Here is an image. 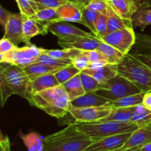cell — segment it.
Wrapping results in <instances>:
<instances>
[{
	"mask_svg": "<svg viewBox=\"0 0 151 151\" xmlns=\"http://www.w3.org/2000/svg\"><path fill=\"white\" fill-rule=\"evenodd\" d=\"M92 143L91 137L81 131L75 122L44 137V151H84Z\"/></svg>",
	"mask_w": 151,
	"mask_h": 151,
	"instance_id": "obj_1",
	"label": "cell"
},
{
	"mask_svg": "<svg viewBox=\"0 0 151 151\" xmlns=\"http://www.w3.org/2000/svg\"><path fill=\"white\" fill-rule=\"evenodd\" d=\"M31 81L23 67L7 63H0V93L1 104L4 106L7 99L17 94L29 101Z\"/></svg>",
	"mask_w": 151,
	"mask_h": 151,
	"instance_id": "obj_2",
	"label": "cell"
},
{
	"mask_svg": "<svg viewBox=\"0 0 151 151\" xmlns=\"http://www.w3.org/2000/svg\"><path fill=\"white\" fill-rule=\"evenodd\" d=\"M70 100L61 85L31 95L29 103L54 117L63 118L69 113Z\"/></svg>",
	"mask_w": 151,
	"mask_h": 151,
	"instance_id": "obj_3",
	"label": "cell"
},
{
	"mask_svg": "<svg viewBox=\"0 0 151 151\" xmlns=\"http://www.w3.org/2000/svg\"><path fill=\"white\" fill-rule=\"evenodd\" d=\"M118 74L125 77L144 92L151 91V69L131 53L116 65Z\"/></svg>",
	"mask_w": 151,
	"mask_h": 151,
	"instance_id": "obj_4",
	"label": "cell"
},
{
	"mask_svg": "<svg viewBox=\"0 0 151 151\" xmlns=\"http://www.w3.org/2000/svg\"><path fill=\"white\" fill-rule=\"evenodd\" d=\"M76 122L79 129L89 136L93 140V142L105 137L116 134L132 133L139 128L138 125L132 122H119L114 121Z\"/></svg>",
	"mask_w": 151,
	"mask_h": 151,
	"instance_id": "obj_5",
	"label": "cell"
},
{
	"mask_svg": "<svg viewBox=\"0 0 151 151\" xmlns=\"http://www.w3.org/2000/svg\"><path fill=\"white\" fill-rule=\"evenodd\" d=\"M142 91L131 81L118 74L107 82L101 83L100 88L96 92L112 102L127 96L139 94Z\"/></svg>",
	"mask_w": 151,
	"mask_h": 151,
	"instance_id": "obj_6",
	"label": "cell"
},
{
	"mask_svg": "<svg viewBox=\"0 0 151 151\" xmlns=\"http://www.w3.org/2000/svg\"><path fill=\"white\" fill-rule=\"evenodd\" d=\"M42 52V48L37 47L32 44L23 47L17 46L9 52L0 54V63H10L24 68L35 63Z\"/></svg>",
	"mask_w": 151,
	"mask_h": 151,
	"instance_id": "obj_7",
	"label": "cell"
},
{
	"mask_svg": "<svg viewBox=\"0 0 151 151\" xmlns=\"http://www.w3.org/2000/svg\"><path fill=\"white\" fill-rule=\"evenodd\" d=\"M101 40L117 49L124 55H126L135 44L136 32L133 27L125 28L109 32L101 38Z\"/></svg>",
	"mask_w": 151,
	"mask_h": 151,
	"instance_id": "obj_8",
	"label": "cell"
},
{
	"mask_svg": "<svg viewBox=\"0 0 151 151\" xmlns=\"http://www.w3.org/2000/svg\"><path fill=\"white\" fill-rule=\"evenodd\" d=\"M114 107L111 104L93 107H73L70 105L69 113L78 122L100 121L111 113Z\"/></svg>",
	"mask_w": 151,
	"mask_h": 151,
	"instance_id": "obj_9",
	"label": "cell"
},
{
	"mask_svg": "<svg viewBox=\"0 0 151 151\" xmlns=\"http://www.w3.org/2000/svg\"><path fill=\"white\" fill-rule=\"evenodd\" d=\"M102 40L94 34L90 35H70L63 38H58V44L62 48H74L81 50H93L98 48Z\"/></svg>",
	"mask_w": 151,
	"mask_h": 151,
	"instance_id": "obj_10",
	"label": "cell"
},
{
	"mask_svg": "<svg viewBox=\"0 0 151 151\" xmlns=\"http://www.w3.org/2000/svg\"><path fill=\"white\" fill-rule=\"evenodd\" d=\"M131 135V133L116 134L94 142L84 151H111L120 149Z\"/></svg>",
	"mask_w": 151,
	"mask_h": 151,
	"instance_id": "obj_11",
	"label": "cell"
},
{
	"mask_svg": "<svg viewBox=\"0 0 151 151\" xmlns=\"http://www.w3.org/2000/svg\"><path fill=\"white\" fill-rule=\"evenodd\" d=\"M22 15L21 13H12L7 25L4 28L3 38H7L18 46L20 43H24L23 32H22Z\"/></svg>",
	"mask_w": 151,
	"mask_h": 151,
	"instance_id": "obj_12",
	"label": "cell"
},
{
	"mask_svg": "<svg viewBox=\"0 0 151 151\" xmlns=\"http://www.w3.org/2000/svg\"><path fill=\"white\" fill-rule=\"evenodd\" d=\"M22 19V32H23L24 43L26 45H30V39L38 35H46L49 29L37 19L33 17L23 16Z\"/></svg>",
	"mask_w": 151,
	"mask_h": 151,
	"instance_id": "obj_13",
	"label": "cell"
},
{
	"mask_svg": "<svg viewBox=\"0 0 151 151\" xmlns=\"http://www.w3.org/2000/svg\"><path fill=\"white\" fill-rule=\"evenodd\" d=\"M149 143H151V125L139 128L131 133L128 139L120 149H141Z\"/></svg>",
	"mask_w": 151,
	"mask_h": 151,
	"instance_id": "obj_14",
	"label": "cell"
},
{
	"mask_svg": "<svg viewBox=\"0 0 151 151\" xmlns=\"http://www.w3.org/2000/svg\"><path fill=\"white\" fill-rule=\"evenodd\" d=\"M111 8L122 19L131 21L139 9L137 0H109Z\"/></svg>",
	"mask_w": 151,
	"mask_h": 151,
	"instance_id": "obj_15",
	"label": "cell"
},
{
	"mask_svg": "<svg viewBox=\"0 0 151 151\" xmlns=\"http://www.w3.org/2000/svg\"><path fill=\"white\" fill-rule=\"evenodd\" d=\"M49 31L58 38H63L65 37L70 36V35H85V36H87V35L93 34L82 30L77 27L66 22H63V21L52 24L49 27Z\"/></svg>",
	"mask_w": 151,
	"mask_h": 151,
	"instance_id": "obj_16",
	"label": "cell"
},
{
	"mask_svg": "<svg viewBox=\"0 0 151 151\" xmlns=\"http://www.w3.org/2000/svg\"><path fill=\"white\" fill-rule=\"evenodd\" d=\"M61 21L66 22H82L81 5L73 1H69L57 9Z\"/></svg>",
	"mask_w": 151,
	"mask_h": 151,
	"instance_id": "obj_17",
	"label": "cell"
},
{
	"mask_svg": "<svg viewBox=\"0 0 151 151\" xmlns=\"http://www.w3.org/2000/svg\"><path fill=\"white\" fill-rule=\"evenodd\" d=\"M111 102L105 97L97 94L96 91L85 93L83 95L75 99L70 102V105L73 107H93L110 104Z\"/></svg>",
	"mask_w": 151,
	"mask_h": 151,
	"instance_id": "obj_18",
	"label": "cell"
},
{
	"mask_svg": "<svg viewBox=\"0 0 151 151\" xmlns=\"http://www.w3.org/2000/svg\"><path fill=\"white\" fill-rule=\"evenodd\" d=\"M55 73L52 72V73L46 74V75L38 77L35 80L31 81L30 86H29L30 97L32 94L60 86V83L58 81L57 78L55 75Z\"/></svg>",
	"mask_w": 151,
	"mask_h": 151,
	"instance_id": "obj_19",
	"label": "cell"
},
{
	"mask_svg": "<svg viewBox=\"0 0 151 151\" xmlns=\"http://www.w3.org/2000/svg\"><path fill=\"white\" fill-rule=\"evenodd\" d=\"M95 78L100 83H104L118 75L116 65L106 64L96 69H86L82 71Z\"/></svg>",
	"mask_w": 151,
	"mask_h": 151,
	"instance_id": "obj_20",
	"label": "cell"
},
{
	"mask_svg": "<svg viewBox=\"0 0 151 151\" xmlns=\"http://www.w3.org/2000/svg\"><path fill=\"white\" fill-rule=\"evenodd\" d=\"M62 67H55L52 66L50 65L44 64L41 63H34L32 64L24 67V70L26 72L27 75L31 81L35 80L38 77L41 75H46L48 73H52V72H57L60 70Z\"/></svg>",
	"mask_w": 151,
	"mask_h": 151,
	"instance_id": "obj_21",
	"label": "cell"
},
{
	"mask_svg": "<svg viewBox=\"0 0 151 151\" xmlns=\"http://www.w3.org/2000/svg\"><path fill=\"white\" fill-rule=\"evenodd\" d=\"M131 122L138 125L139 128L150 125L151 111L145 107L142 104L134 106Z\"/></svg>",
	"mask_w": 151,
	"mask_h": 151,
	"instance_id": "obj_22",
	"label": "cell"
},
{
	"mask_svg": "<svg viewBox=\"0 0 151 151\" xmlns=\"http://www.w3.org/2000/svg\"><path fill=\"white\" fill-rule=\"evenodd\" d=\"M106 16L108 18V33L114 32L118 29L133 27L131 21H127L122 19L120 16H119L115 13L111 6L108 10Z\"/></svg>",
	"mask_w": 151,
	"mask_h": 151,
	"instance_id": "obj_23",
	"label": "cell"
},
{
	"mask_svg": "<svg viewBox=\"0 0 151 151\" xmlns=\"http://www.w3.org/2000/svg\"><path fill=\"white\" fill-rule=\"evenodd\" d=\"M61 86L66 90L70 101L83 95L86 93L85 90L83 87L82 83H81L80 74L75 75L72 79L66 81L65 83Z\"/></svg>",
	"mask_w": 151,
	"mask_h": 151,
	"instance_id": "obj_24",
	"label": "cell"
},
{
	"mask_svg": "<svg viewBox=\"0 0 151 151\" xmlns=\"http://www.w3.org/2000/svg\"><path fill=\"white\" fill-rule=\"evenodd\" d=\"M33 18L37 19L48 29L52 24L61 21L57 9L54 8L40 9Z\"/></svg>",
	"mask_w": 151,
	"mask_h": 151,
	"instance_id": "obj_25",
	"label": "cell"
},
{
	"mask_svg": "<svg viewBox=\"0 0 151 151\" xmlns=\"http://www.w3.org/2000/svg\"><path fill=\"white\" fill-rule=\"evenodd\" d=\"M133 27H140L142 31L145 30L147 26L151 25V8L139 7L132 19Z\"/></svg>",
	"mask_w": 151,
	"mask_h": 151,
	"instance_id": "obj_26",
	"label": "cell"
},
{
	"mask_svg": "<svg viewBox=\"0 0 151 151\" xmlns=\"http://www.w3.org/2000/svg\"><path fill=\"white\" fill-rule=\"evenodd\" d=\"M134 107L131 108H114L111 113L104 119H101V122L106 121H114L119 122H131V117Z\"/></svg>",
	"mask_w": 151,
	"mask_h": 151,
	"instance_id": "obj_27",
	"label": "cell"
},
{
	"mask_svg": "<svg viewBox=\"0 0 151 151\" xmlns=\"http://www.w3.org/2000/svg\"><path fill=\"white\" fill-rule=\"evenodd\" d=\"M98 50L103 52V54L106 56L108 63L111 65H117L120 63L125 55H124L120 51L112 47L110 44L102 41L101 44L98 47Z\"/></svg>",
	"mask_w": 151,
	"mask_h": 151,
	"instance_id": "obj_28",
	"label": "cell"
},
{
	"mask_svg": "<svg viewBox=\"0 0 151 151\" xmlns=\"http://www.w3.org/2000/svg\"><path fill=\"white\" fill-rule=\"evenodd\" d=\"M24 144L27 148V151H44V138L37 133H29L21 136Z\"/></svg>",
	"mask_w": 151,
	"mask_h": 151,
	"instance_id": "obj_29",
	"label": "cell"
},
{
	"mask_svg": "<svg viewBox=\"0 0 151 151\" xmlns=\"http://www.w3.org/2000/svg\"><path fill=\"white\" fill-rule=\"evenodd\" d=\"M145 92L142 91L139 94L127 96L119 100L111 102L110 104L114 108H131L142 104Z\"/></svg>",
	"mask_w": 151,
	"mask_h": 151,
	"instance_id": "obj_30",
	"label": "cell"
},
{
	"mask_svg": "<svg viewBox=\"0 0 151 151\" xmlns=\"http://www.w3.org/2000/svg\"><path fill=\"white\" fill-rule=\"evenodd\" d=\"M134 52L151 56V35L143 33H136V43Z\"/></svg>",
	"mask_w": 151,
	"mask_h": 151,
	"instance_id": "obj_31",
	"label": "cell"
},
{
	"mask_svg": "<svg viewBox=\"0 0 151 151\" xmlns=\"http://www.w3.org/2000/svg\"><path fill=\"white\" fill-rule=\"evenodd\" d=\"M81 12H82V22L81 24L88 27L91 33L94 34L97 36L96 32V21L98 18L100 13L91 10L87 7V6L81 5Z\"/></svg>",
	"mask_w": 151,
	"mask_h": 151,
	"instance_id": "obj_32",
	"label": "cell"
},
{
	"mask_svg": "<svg viewBox=\"0 0 151 151\" xmlns=\"http://www.w3.org/2000/svg\"><path fill=\"white\" fill-rule=\"evenodd\" d=\"M83 50L74 48H63V50H45L44 52L62 60H71L75 58Z\"/></svg>",
	"mask_w": 151,
	"mask_h": 151,
	"instance_id": "obj_33",
	"label": "cell"
},
{
	"mask_svg": "<svg viewBox=\"0 0 151 151\" xmlns=\"http://www.w3.org/2000/svg\"><path fill=\"white\" fill-rule=\"evenodd\" d=\"M20 13L23 16L34 17L39 10L38 4L35 0H16Z\"/></svg>",
	"mask_w": 151,
	"mask_h": 151,
	"instance_id": "obj_34",
	"label": "cell"
},
{
	"mask_svg": "<svg viewBox=\"0 0 151 151\" xmlns=\"http://www.w3.org/2000/svg\"><path fill=\"white\" fill-rule=\"evenodd\" d=\"M90 64L88 69H96L104 65L109 64L106 56L103 54V52L98 49L87 51Z\"/></svg>",
	"mask_w": 151,
	"mask_h": 151,
	"instance_id": "obj_35",
	"label": "cell"
},
{
	"mask_svg": "<svg viewBox=\"0 0 151 151\" xmlns=\"http://www.w3.org/2000/svg\"><path fill=\"white\" fill-rule=\"evenodd\" d=\"M81 71L77 69L72 63L67 65V66L62 67L59 71H58L55 75L57 78L58 81L60 83V85H63L66 81L72 79L75 75L80 74Z\"/></svg>",
	"mask_w": 151,
	"mask_h": 151,
	"instance_id": "obj_36",
	"label": "cell"
},
{
	"mask_svg": "<svg viewBox=\"0 0 151 151\" xmlns=\"http://www.w3.org/2000/svg\"><path fill=\"white\" fill-rule=\"evenodd\" d=\"M35 63H44V64L50 65V66H55V67H64V66L72 63V60H62V59H59L57 58L53 57V56H51L50 55L47 54V53L44 52V49H43L42 53L37 58Z\"/></svg>",
	"mask_w": 151,
	"mask_h": 151,
	"instance_id": "obj_37",
	"label": "cell"
},
{
	"mask_svg": "<svg viewBox=\"0 0 151 151\" xmlns=\"http://www.w3.org/2000/svg\"><path fill=\"white\" fill-rule=\"evenodd\" d=\"M80 78H81V83H82L83 87L86 93L97 91L100 88L101 83L91 75L85 73L84 72H80Z\"/></svg>",
	"mask_w": 151,
	"mask_h": 151,
	"instance_id": "obj_38",
	"label": "cell"
},
{
	"mask_svg": "<svg viewBox=\"0 0 151 151\" xmlns=\"http://www.w3.org/2000/svg\"><path fill=\"white\" fill-rule=\"evenodd\" d=\"M95 28L97 37L100 39L108 34V18L106 15L100 13L96 21Z\"/></svg>",
	"mask_w": 151,
	"mask_h": 151,
	"instance_id": "obj_39",
	"label": "cell"
},
{
	"mask_svg": "<svg viewBox=\"0 0 151 151\" xmlns=\"http://www.w3.org/2000/svg\"><path fill=\"white\" fill-rule=\"evenodd\" d=\"M72 63L81 72L88 69L90 64V61L88 57V54H87V51L83 50L78 55L72 59Z\"/></svg>",
	"mask_w": 151,
	"mask_h": 151,
	"instance_id": "obj_40",
	"label": "cell"
},
{
	"mask_svg": "<svg viewBox=\"0 0 151 151\" xmlns=\"http://www.w3.org/2000/svg\"><path fill=\"white\" fill-rule=\"evenodd\" d=\"M87 7L94 12L106 15L110 7V4L109 0H92L87 5Z\"/></svg>",
	"mask_w": 151,
	"mask_h": 151,
	"instance_id": "obj_41",
	"label": "cell"
},
{
	"mask_svg": "<svg viewBox=\"0 0 151 151\" xmlns=\"http://www.w3.org/2000/svg\"><path fill=\"white\" fill-rule=\"evenodd\" d=\"M40 9L54 8L58 9L63 4H66L69 0H35Z\"/></svg>",
	"mask_w": 151,
	"mask_h": 151,
	"instance_id": "obj_42",
	"label": "cell"
},
{
	"mask_svg": "<svg viewBox=\"0 0 151 151\" xmlns=\"http://www.w3.org/2000/svg\"><path fill=\"white\" fill-rule=\"evenodd\" d=\"M17 46L15 45L12 41L7 38H2L0 41V54L7 53L13 50Z\"/></svg>",
	"mask_w": 151,
	"mask_h": 151,
	"instance_id": "obj_43",
	"label": "cell"
},
{
	"mask_svg": "<svg viewBox=\"0 0 151 151\" xmlns=\"http://www.w3.org/2000/svg\"><path fill=\"white\" fill-rule=\"evenodd\" d=\"M11 14V12L6 10L4 7H3L1 5H0V24H1V25L4 28H5L6 25H7V22H8Z\"/></svg>",
	"mask_w": 151,
	"mask_h": 151,
	"instance_id": "obj_44",
	"label": "cell"
},
{
	"mask_svg": "<svg viewBox=\"0 0 151 151\" xmlns=\"http://www.w3.org/2000/svg\"><path fill=\"white\" fill-rule=\"evenodd\" d=\"M0 151H12L11 144L7 136H4L1 134L0 139Z\"/></svg>",
	"mask_w": 151,
	"mask_h": 151,
	"instance_id": "obj_45",
	"label": "cell"
},
{
	"mask_svg": "<svg viewBox=\"0 0 151 151\" xmlns=\"http://www.w3.org/2000/svg\"><path fill=\"white\" fill-rule=\"evenodd\" d=\"M131 54L132 55L134 58L138 59L139 61H141L142 63H143L145 65H146V66H148L150 69H151V56L146 55L139 54V53L134 52H131Z\"/></svg>",
	"mask_w": 151,
	"mask_h": 151,
	"instance_id": "obj_46",
	"label": "cell"
},
{
	"mask_svg": "<svg viewBox=\"0 0 151 151\" xmlns=\"http://www.w3.org/2000/svg\"><path fill=\"white\" fill-rule=\"evenodd\" d=\"M142 104L145 107L147 108V109L151 111V91L145 92Z\"/></svg>",
	"mask_w": 151,
	"mask_h": 151,
	"instance_id": "obj_47",
	"label": "cell"
},
{
	"mask_svg": "<svg viewBox=\"0 0 151 151\" xmlns=\"http://www.w3.org/2000/svg\"><path fill=\"white\" fill-rule=\"evenodd\" d=\"M139 7H146L151 8V0H137Z\"/></svg>",
	"mask_w": 151,
	"mask_h": 151,
	"instance_id": "obj_48",
	"label": "cell"
},
{
	"mask_svg": "<svg viewBox=\"0 0 151 151\" xmlns=\"http://www.w3.org/2000/svg\"><path fill=\"white\" fill-rule=\"evenodd\" d=\"M69 1H73V2L77 3L78 4H81V5L87 6L92 0H69Z\"/></svg>",
	"mask_w": 151,
	"mask_h": 151,
	"instance_id": "obj_49",
	"label": "cell"
},
{
	"mask_svg": "<svg viewBox=\"0 0 151 151\" xmlns=\"http://www.w3.org/2000/svg\"><path fill=\"white\" fill-rule=\"evenodd\" d=\"M140 150H141V151H151V143H149V144L145 145Z\"/></svg>",
	"mask_w": 151,
	"mask_h": 151,
	"instance_id": "obj_50",
	"label": "cell"
},
{
	"mask_svg": "<svg viewBox=\"0 0 151 151\" xmlns=\"http://www.w3.org/2000/svg\"><path fill=\"white\" fill-rule=\"evenodd\" d=\"M111 151H141L140 149L138 148H131V149H127V150H122V149H117V150H111Z\"/></svg>",
	"mask_w": 151,
	"mask_h": 151,
	"instance_id": "obj_51",
	"label": "cell"
}]
</instances>
